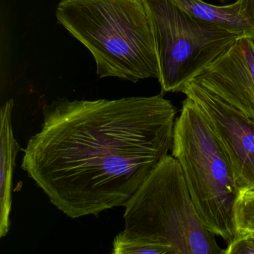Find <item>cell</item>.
<instances>
[{
  "label": "cell",
  "mask_w": 254,
  "mask_h": 254,
  "mask_svg": "<svg viewBox=\"0 0 254 254\" xmlns=\"http://www.w3.org/2000/svg\"><path fill=\"white\" fill-rule=\"evenodd\" d=\"M176 114L163 93L58 99L44 105L21 168L72 219L125 206L172 150Z\"/></svg>",
  "instance_id": "6da1fadb"
},
{
  "label": "cell",
  "mask_w": 254,
  "mask_h": 254,
  "mask_svg": "<svg viewBox=\"0 0 254 254\" xmlns=\"http://www.w3.org/2000/svg\"><path fill=\"white\" fill-rule=\"evenodd\" d=\"M58 23L91 53L100 78L158 80L152 23L145 0H62Z\"/></svg>",
  "instance_id": "7a4b0ae2"
},
{
  "label": "cell",
  "mask_w": 254,
  "mask_h": 254,
  "mask_svg": "<svg viewBox=\"0 0 254 254\" xmlns=\"http://www.w3.org/2000/svg\"><path fill=\"white\" fill-rule=\"evenodd\" d=\"M125 236L160 247L167 254H224L203 224L181 165L167 154L126 204Z\"/></svg>",
  "instance_id": "3957f363"
},
{
  "label": "cell",
  "mask_w": 254,
  "mask_h": 254,
  "mask_svg": "<svg viewBox=\"0 0 254 254\" xmlns=\"http://www.w3.org/2000/svg\"><path fill=\"white\" fill-rule=\"evenodd\" d=\"M172 153L202 222L228 245L236 236L235 208L240 191L213 130L187 97L175 120Z\"/></svg>",
  "instance_id": "277c9868"
},
{
  "label": "cell",
  "mask_w": 254,
  "mask_h": 254,
  "mask_svg": "<svg viewBox=\"0 0 254 254\" xmlns=\"http://www.w3.org/2000/svg\"><path fill=\"white\" fill-rule=\"evenodd\" d=\"M152 23L162 93H181L239 38L190 14L174 0H145Z\"/></svg>",
  "instance_id": "5b68a950"
},
{
  "label": "cell",
  "mask_w": 254,
  "mask_h": 254,
  "mask_svg": "<svg viewBox=\"0 0 254 254\" xmlns=\"http://www.w3.org/2000/svg\"><path fill=\"white\" fill-rule=\"evenodd\" d=\"M181 93L195 104L213 130L240 194L254 191V120L194 81Z\"/></svg>",
  "instance_id": "8992f818"
},
{
  "label": "cell",
  "mask_w": 254,
  "mask_h": 254,
  "mask_svg": "<svg viewBox=\"0 0 254 254\" xmlns=\"http://www.w3.org/2000/svg\"><path fill=\"white\" fill-rule=\"evenodd\" d=\"M192 81L254 120V40L239 38Z\"/></svg>",
  "instance_id": "52a82bcc"
},
{
  "label": "cell",
  "mask_w": 254,
  "mask_h": 254,
  "mask_svg": "<svg viewBox=\"0 0 254 254\" xmlns=\"http://www.w3.org/2000/svg\"><path fill=\"white\" fill-rule=\"evenodd\" d=\"M174 1L201 20L254 40V0H236L224 5H212L202 0Z\"/></svg>",
  "instance_id": "ba28073f"
},
{
  "label": "cell",
  "mask_w": 254,
  "mask_h": 254,
  "mask_svg": "<svg viewBox=\"0 0 254 254\" xmlns=\"http://www.w3.org/2000/svg\"><path fill=\"white\" fill-rule=\"evenodd\" d=\"M14 101L10 99L2 105L1 119V151H0V238L7 236L11 221L12 206V181L15 160L20 146L13 132L12 112Z\"/></svg>",
  "instance_id": "9c48e42d"
},
{
  "label": "cell",
  "mask_w": 254,
  "mask_h": 254,
  "mask_svg": "<svg viewBox=\"0 0 254 254\" xmlns=\"http://www.w3.org/2000/svg\"><path fill=\"white\" fill-rule=\"evenodd\" d=\"M236 236L254 232V191L242 193L235 208Z\"/></svg>",
  "instance_id": "30bf717a"
},
{
  "label": "cell",
  "mask_w": 254,
  "mask_h": 254,
  "mask_svg": "<svg viewBox=\"0 0 254 254\" xmlns=\"http://www.w3.org/2000/svg\"><path fill=\"white\" fill-rule=\"evenodd\" d=\"M112 253L114 254H167L166 251L160 247L125 236L122 232L114 239Z\"/></svg>",
  "instance_id": "8fae6325"
},
{
  "label": "cell",
  "mask_w": 254,
  "mask_h": 254,
  "mask_svg": "<svg viewBox=\"0 0 254 254\" xmlns=\"http://www.w3.org/2000/svg\"><path fill=\"white\" fill-rule=\"evenodd\" d=\"M224 254H254V232L237 235L224 250Z\"/></svg>",
  "instance_id": "7c38bea8"
},
{
  "label": "cell",
  "mask_w": 254,
  "mask_h": 254,
  "mask_svg": "<svg viewBox=\"0 0 254 254\" xmlns=\"http://www.w3.org/2000/svg\"><path fill=\"white\" fill-rule=\"evenodd\" d=\"M216 1H218V2L221 4H226L230 2V1H231V0H216Z\"/></svg>",
  "instance_id": "4fadbf2b"
}]
</instances>
